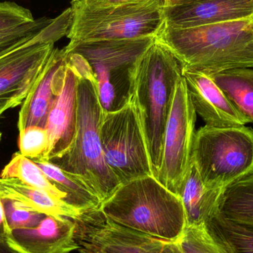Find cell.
<instances>
[{"mask_svg":"<svg viewBox=\"0 0 253 253\" xmlns=\"http://www.w3.org/2000/svg\"><path fill=\"white\" fill-rule=\"evenodd\" d=\"M100 138L107 165L121 184L153 175L141 125L130 101L104 113Z\"/></svg>","mask_w":253,"mask_h":253,"instance_id":"30bf717a","label":"cell"},{"mask_svg":"<svg viewBox=\"0 0 253 253\" xmlns=\"http://www.w3.org/2000/svg\"><path fill=\"white\" fill-rule=\"evenodd\" d=\"M29 9L13 1H0V34L35 20Z\"/></svg>","mask_w":253,"mask_h":253,"instance_id":"484cf974","label":"cell"},{"mask_svg":"<svg viewBox=\"0 0 253 253\" xmlns=\"http://www.w3.org/2000/svg\"><path fill=\"white\" fill-rule=\"evenodd\" d=\"M181 68L168 49L155 40L132 65L129 98L145 140L153 176L157 179L164 138Z\"/></svg>","mask_w":253,"mask_h":253,"instance_id":"7a4b0ae2","label":"cell"},{"mask_svg":"<svg viewBox=\"0 0 253 253\" xmlns=\"http://www.w3.org/2000/svg\"><path fill=\"white\" fill-rule=\"evenodd\" d=\"M222 192L205 185L192 162L178 194L185 211L187 226L205 224L215 215Z\"/></svg>","mask_w":253,"mask_h":253,"instance_id":"e0dca14e","label":"cell"},{"mask_svg":"<svg viewBox=\"0 0 253 253\" xmlns=\"http://www.w3.org/2000/svg\"><path fill=\"white\" fill-rule=\"evenodd\" d=\"M47 146L48 138L45 128L29 126L19 131V152L28 159L34 161L42 159Z\"/></svg>","mask_w":253,"mask_h":253,"instance_id":"d4e9b609","label":"cell"},{"mask_svg":"<svg viewBox=\"0 0 253 253\" xmlns=\"http://www.w3.org/2000/svg\"><path fill=\"white\" fill-rule=\"evenodd\" d=\"M65 69V50L55 47L47 65L21 105L19 131L29 126L46 127L49 113L63 84Z\"/></svg>","mask_w":253,"mask_h":253,"instance_id":"9a60e30c","label":"cell"},{"mask_svg":"<svg viewBox=\"0 0 253 253\" xmlns=\"http://www.w3.org/2000/svg\"><path fill=\"white\" fill-rule=\"evenodd\" d=\"M156 40L175 56L181 73L253 68V18L190 28L165 24Z\"/></svg>","mask_w":253,"mask_h":253,"instance_id":"3957f363","label":"cell"},{"mask_svg":"<svg viewBox=\"0 0 253 253\" xmlns=\"http://www.w3.org/2000/svg\"><path fill=\"white\" fill-rule=\"evenodd\" d=\"M165 25L190 28L253 18V0H189L164 7Z\"/></svg>","mask_w":253,"mask_h":253,"instance_id":"5bb4252c","label":"cell"},{"mask_svg":"<svg viewBox=\"0 0 253 253\" xmlns=\"http://www.w3.org/2000/svg\"><path fill=\"white\" fill-rule=\"evenodd\" d=\"M0 178H16L27 185L44 190L68 203L67 195L49 180L34 161L23 156L20 152L13 154L11 160L1 170Z\"/></svg>","mask_w":253,"mask_h":253,"instance_id":"603a6c76","label":"cell"},{"mask_svg":"<svg viewBox=\"0 0 253 253\" xmlns=\"http://www.w3.org/2000/svg\"><path fill=\"white\" fill-rule=\"evenodd\" d=\"M215 215L253 227V172L224 189Z\"/></svg>","mask_w":253,"mask_h":253,"instance_id":"d6986e66","label":"cell"},{"mask_svg":"<svg viewBox=\"0 0 253 253\" xmlns=\"http://www.w3.org/2000/svg\"><path fill=\"white\" fill-rule=\"evenodd\" d=\"M0 197L16 201L34 211L54 216L78 220L84 213L65 201L16 178H0Z\"/></svg>","mask_w":253,"mask_h":253,"instance_id":"ac0fdd59","label":"cell"},{"mask_svg":"<svg viewBox=\"0 0 253 253\" xmlns=\"http://www.w3.org/2000/svg\"><path fill=\"white\" fill-rule=\"evenodd\" d=\"M40 34V33H39ZM36 37V36H35ZM31 38L25 39V40H22V41L17 42L13 43V44H8V45L4 46V47H0V59H2L4 56L8 55L9 53L13 52V50L17 49L18 47L24 45V44L28 43V42L31 41L34 37Z\"/></svg>","mask_w":253,"mask_h":253,"instance_id":"83f0119b","label":"cell"},{"mask_svg":"<svg viewBox=\"0 0 253 253\" xmlns=\"http://www.w3.org/2000/svg\"><path fill=\"white\" fill-rule=\"evenodd\" d=\"M98 210L115 224L170 242H177L187 226L180 198L153 175L120 184Z\"/></svg>","mask_w":253,"mask_h":253,"instance_id":"277c9868","label":"cell"},{"mask_svg":"<svg viewBox=\"0 0 253 253\" xmlns=\"http://www.w3.org/2000/svg\"><path fill=\"white\" fill-rule=\"evenodd\" d=\"M176 242L182 253H224L208 233L205 224L187 226Z\"/></svg>","mask_w":253,"mask_h":253,"instance_id":"cb8c5ba5","label":"cell"},{"mask_svg":"<svg viewBox=\"0 0 253 253\" xmlns=\"http://www.w3.org/2000/svg\"><path fill=\"white\" fill-rule=\"evenodd\" d=\"M78 83V73L66 56L63 84L52 105L45 127L48 146L40 160L52 162L59 159L72 145L77 133Z\"/></svg>","mask_w":253,"mask_h":253,"instance_id":"4fadbf2b","label":"cell"},{"mask_svg":"<svg viewBox=\"0 0 253 253\" xmlns=\"http://www.w3.org/2000/svg\"><path fill=\"white\" fill-rule=\"evenodd\" d=\"M34 162L49 180L67 195V201L69 205L83 212L94 211L99 208L102 202L80 178L65 172L51 162L44 160H34Z\"/></svg>","mask_w":253,"mask_h":253,"instance_id":"44dd1931","label":"cell"},{"mask_svg":"<svg viewBox=\"0 0 253 253\" xmlns=\"http://www.w3.org/2000/svg\"><path fill=\"white\" fill-rule=\"evenodd\" d=\"M224 253H253V227L236 224L214 215L205 223Z\"/></svg>","mask_w":253,"mask_h":253,"instance_id":"7402d4cb","label":"cell"},{"mask_svg":"<svg viewBox=\"0 0 253 253\" xmlns=\"http://www.w3.org/2000/svg\"><path fill=\"white\" fill-rule=\"evenodd\" d=\"M0 253H17L10 249L5 243L0 245Z\"/></svg>","mask_w":253,"mask_h":253,"instance_id":"1f68e13d","label":"cell"},{"mask_svg":"<svg viewBox=\"0 0 253 253\" xmlns=\"http://www.w3.org/2000/svg\"><path fill=\"white\" fill-rule=\"evenodd\" d=\"M7 222L5 244L17 253H71L79 250L76 220L34 211L1 198Z\"/></svg>","mask_w":253,"mask_h":253,"instance_id":"9c48e42d","label":"cell"},{"mask_svg":"<svg viewBox=\"0 0 253 253\" xmlns=\"http://www.w3.org/2000/svg\"><path fill=\"white\" fill-rule=\"evenodd\" d=\"M192 103L205 126L214 127L241 126L248 122L229 100L211 76L198 72L182 73Z\"/></svg>","mask_w":253,"mask_h":253,"instance_id":"2e32d148","label":"cell"},{"mask_svg":"<svg viewBox=\"0 0 253 253\" xmlns=\"http://www.w3.org/2000/svg\"><path fill=\"white\" fill-rule=\"evenodd\" d=\"M65 53L79 75L77 133L69 150L50 162L80 178L102 202L121 184L107 165L102 150L100 126L105 111L88 62L78 53Z\"/></svg>","mask_w":253,"mask_h":253,"instance_id":"6da1fadb","label":"cell"},{"mask_svg":"<svg viewBox=\"0 0 253 253\" xmlns=\"http://www.w3.org/2000/svg\"><path fill=\"white\" fill-rule=\"evenodd\" d=\"M69 44L156 37L165 25V0L100 4L72 0Z\"/></svg>","mask_w":253,"mask_h":253,"instance_id":"5b68a950","label":"cell"},{"mask_svg":"<svg viewBox=\"0 0 253 253\" xmlns=\"http://www.w3.org/2000/svg\"><path fill=\"white\" fill-rule=\"evenodd\" d=\"M210 76L248 123L253 124V68H233Z\"/></svg>","mask_w":253,"mask_h":253,"instance_id":"ffe728a7","label":"cell"},{"mask_svg":"<svg viewBox=\"0 0 253 253\" xmlns=\"http://www.w3.org/2000/svg\"><path fill=\"white\" fill-rule=\"evenodd\" d=\"M156 37L68 44L67 52L81 55L90 65L105 112L122 108L129 98V73Z\"/></svg>","mask_w":253,"mask_h":253,"instance_id":"ba28073f","label":"cell"},{"mask_svg":"<svg viewBox=\"0 0 253 253\" xmlns=\"http://www.w3.org/2000/svg\"><path fill=\"white\" fill-rule=\"evenodd\" d=\"M7 232V222H6L5 215H4L2 202H1V197H0V245L5 243V237Z\"/></svg>","mask_w":253,"mask_h":253,"instance_id":"f1b7e54d","label":"cell"},{"mask_svg":"<svg viewBox=\"0 0 253 253\" xmlns=\"http://www.w3.org/2000/svg\"><path fill=\"white\" fill-rule=\"evenodd\" d=\"M77 224V240L107 253H182L176 242L129 230L107 219L99 210L84 212Z\"/></svg>","mask_w":253,"mask_h":253,"instance_id":"7c38bea8","label":"cell"},{"mask_svg":"<svg viewBox=\"0 0 253 253\" xmlns=\"http://www.w3.org/2000/svg\"><path fill=\"white\" fill-rule=\"evenodd\" d=\"M0 116H1V115H0Z\"/></svg>","mask_w":253,"mask_h":253,"instance_id":"e575fe53","label":"cell"},{"mask_svg":"<svg viewBox=\"0 0 253 253\" xmlns=\"http://www.w3.org/2000/svg\"><path fill=\"white\" fill-rule=\"evenodd\" d=\"M192 162L205 185L224 190L253 172V128H199L195 134Z\"/></svg>","mask_w":253,"mask_h":253,"instance_id":"8992f818","label":"cell"},{"mask_svg":"<svg viewBox=\"0 0 253 253\" xmlns=\"http://www.w3.org/2000/svg\"><path fill=\"white\" fill-rule=\"evenodd\" d=\"M189 0H165V6H172L175 4H180Z\"/></svg>","mask_w":253,"mask_h":253,"instance_id":"d6a6232c","label":"cell"},{"mask_svg":"<svg viewBox=\"0 0 253 253\" xmlns=\"http://www.w3.org/2000/svg\"><path fill=\"white\" fill-rule=\"evenodd\" d=\"M53 19L47 17L39 18L31 23L25 24L18 28L1 33L0 47L35 37L47 25H50Z\"/></svg>","mask_w":253,"mask_h":253,"instance_id":"4316f807","label":"cell"},{"mask_svg":"<svg viewBox=\"0 0 253 253\" xmlns=\"http://www.w3.org/2000/svg\"><path fill=\"white\" fill-rule=\"evenodd\" d=\"M196 114L183 76L175 87L164 138L163 156L157 180L178 196L192 164Z\"/></svg>","mask_w":253,"mask_h":253,"instance_id":"8fae6325","label":"cell"},{"mask_svg":"<svg viewBox=\"0 0 253 253\" xmlns=\"http://www.w3.org/2000/svg\"><path fill=\"white\" fill-rule=\"evenodd\" d=\"M71 22L69 7L31 41L0 59V115L22 105L47 65L55 42L68 36Z\"/></svg>","mask_w":253,"mask_h":253,"instance_id":"52a82bcc","label":"cell"},{"mask_svg":"<svg viewBox=\"0 0 253 253\" xmlns=\"http://www.w3.org/2000/svg\"><path fill=\"white\" fill-rule=\"evenodd\" d=\"M1 131H0V141H1Z\"/></svg>","mask_w":253,"mask_h":253,"instance_id":"836d02e7","label":"cell"},{"mask_svg":"<svg viewBox=\"0 0 253 253\" xmlns=\"http://www.w3.org/2000/svg\"><path fill=\"white\" fill-rule=\"evenodd\" d=\"M79 251L81 253H107L105 251H102L99 248H96L87 242H83V241H78Z\"/></svg>","mask_w":253,"mask_h":253,"instance_id":"4dcf8cb0","label":"cell"},{"mask_svg":"<svg viewBox=\"0 0 253 253\" xmlns=\"http://www.w3.org/2000/svg\"><path fill=\"white\" fill-rule=\"evenodd\" d=\"M94 4H121L129 3L141 2V1H151V0H87Z\"/></svg>","mask_w":253,"mask_h":253,"instance_id":"f546056e","label":"cell"}]
</instances>
